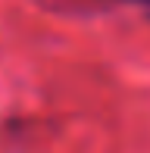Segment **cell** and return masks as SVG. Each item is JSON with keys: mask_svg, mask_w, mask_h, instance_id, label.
Segmentation results:
<instances>
[{"mask_svg": "<svg viewBox=\"0 0 150 153\" xmlns=\"http://www.w3.org/2000/svg\"><path fill=\"white\" fill-rule=\"evenodd\" d=\"M131 3H144V6H150V0H131Z\"/></svg>", "mask_w": 150, "mask_h": 153, "instance_id": "obj_1", "label": "cell"}]
</instances>
